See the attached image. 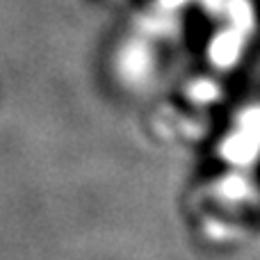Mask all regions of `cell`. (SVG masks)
I'll use <instances>...</instances> for the list:
<instances>
[{"label":"cell","instance_id":"1","mask_svg":"<svg viewBox=\"0 0 260 260\" xmlns=\"http://www.w3.org/2000/svg\"><path fill=\"white\" fill-rule=\"evenodd\" d=\"M153 64H155L153 50L146 46V41L128 39L117 48L112 67L117 71V78L126 87H139L153 73Z\"/></svg>","mask_w":260,"mask_h":260}]
</instances>
